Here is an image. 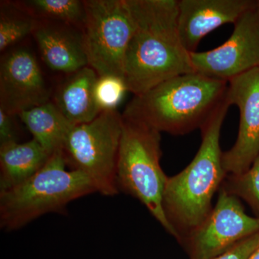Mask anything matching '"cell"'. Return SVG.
<instances>
[{"label": "cell", "instance_id": "obj_18", "mask_svg": "<svg viewBox=\"0 0 259 259\" xmlns=\"http://www.w3.org/2000/svg\"><path fill=\"white\" fill-rule=\"evenodd\" d=\"M13 9L1 8L0 15V51L22 40L32 33L36 26L37 20L23 13L10 3Z\"/></svg>", "mask_w": 259, "mask_h": 259}, {"label": "cell", "instance_id": "obj_22", "mask_svg": "<svg viewBox=\"0 0 259 259\" xmlns=\"http://www.w3.org/2000/svg\"><path fill=\"white\" fill-rule=\"evenodd\" d=\"M13 117L0 108V144L18 141Z\"/></svg>", "mask_w": 259, "mask_h": 259}, {"label": "cell", "instance_id": "obj_21", "mask_svg": "<svg viewBox=\"0 0 259 259\" xmlns=\"http://www.w3.org/2000/svg\"><path fill=\"white\" fill-rule=\"evenodd\" d=\"M259 245V232L211 259H248Z\"/></svg>", "mask_w": 259, "mask_h": 259}, {"label": "cell", "instance_id": "obj_19", "mask_svg": "<svg viewBox=\"0 0 259 259\" xmlns=\"http://www.w3.org/2000/svg\"><path fill=\"white\" fill-rule=\"evenodd\" d=\"M223 189L244 199L259 214V156L248 171L240 175H230Z\"/></svg>", "mask_w": 259, "mask_h": 259}, {"label": "cell", "instance_id": "obj_3", "mask_svg": "<svg viewBox=\"0 0 259 259\" xmlns=\"http://www.w3.org/2000/svg\"><path fill=\"white\" fill-rule=\"evenodd\" d=\"M228 82L194 72L163 81L126 105L124 118L181 136L201 129L226 100Z\"/></svg>", "mask_w": 259, "mask_h": 259}, {"label": "cell", "instance_id": "obj_4", "mask_svg": "<svg viewBox=\"0 0 259 259\" xmlns=\"http://www.w3.org/2000/svg\"><path fill=\"white\" fill-rule=\"evenodd\" d=\"M63 150L23 183L0 191V228L18 231L49 213L66 214L73 201L96 193L88 177L66 168Z\"/></svg>", "mask_w": 259, "mask_h": 259}, {"label": "cell", "instance_id": "obj_11", "mask_svg": "<svg viewBox=\"0 0 259 259\" xmlns=\"http://www.w3.org/2000/svg\"><path fill=\"white\" fill-rule=\"evenodd\" d=\"M51 92L31 51L18 48L0 61V108L20 115L51 101Z\"/></svg>", "mask_w": 259, "mask_h": 259}, {"label": "cell", "instance_id": "obj_7", "mask_svg": "<svg viewBox=\"0 0 259 259\" xmlns=\"http://www.w3.org/2000/svg\"><path fill=\"white\" fill-rule=\"evenodd\" d=\"M82 29L89 66L99 76L123 78L126 53L136 27L125 0H84Z\"/></svg>", "mask_w": 259, "mask_h": 259}, {"label": "cell", "instance_id": "obj_9", "mask_svg": "<svg viewBox=\"0 0 259 259\" xmlns=\"http://www.w3.org/2000/svg\"><path fill=\"white\" fill-rule=\"evenodd\" d=\"M194 71L228 81L259 68V2L234 24L231 37L215 49L191 53Z\"/></svg>", "mask_w": 259, "mask_h": 259}, {"label": "cell", "instance_id": "obj_2", "mask_svg": "<svg viewBox=\"0 0 259 259\" xmlns=\"http://www.w3.org/2000/svg\"><path fill=\"white\" fill-rule=\"evenodd\" d=\"M231 106L226 97L200 129L202 143L195 157L183 171L167 180L163 208L180 242L208 217L213 196L226 176L220 138Z\"/></svg>", "mask_w": 259, "mask_h": 259}, {"label": "cell", "instance_id": "obj_6", "mask_svg": "<svg viewBox=\"0 0 259 259\" xmlns=\"http://www.w3.org/2000/svg\"><path fill=\"white\" fill-rule=\"evenodd\" d=\"M122 123L117 110L102 111L91 122L74 125L63 148L66 166L85 175L105 197L119 193L116 176Z\"/></svg>", "mask_w": 259, "mask_h": 259}, {"label": "cell", "instance_id": "obj_15", "mask_svg": "<svg viewBox=\"0 0 259 259\" xmlns=\"http://www.w3.org/2000/svg\"><path fill=\"white\" fill-rule=\"evenodd\" d=\"M50 156L33 139L0 144V191L28 180L45 166Z\"/></svg>", "mask_w": 259, "mask_h": 259}, {"label": "cell", "instance_id": "obj_14", "mask_svg": "<svg viewBox=\"0 0 259 259\" xmlns=\"http://www.w3.org/2000/svg\"><path fill=\"white\" fill-rule=\"evenodd\" d=\"M98 76L86 66L68 75L58 89L54 104L73 125L91 122L101 112L95 97Z\"/></svg>", "mask_w": 259, "mask_h": 259}, {"label": "cell", "instance_id": "obj_10", "mask_svg": "<svg viewBox=\"0 0 259 259\" xmlns=\"http://www.w3.org/2000/svg\"><path fill=\"white\" fill-rule=\"evenodd\" d=\"M227 100L239 109L238 138L234 146L223 153V168L230 175L248 171L259 156V68L228 82Z\"/></svg>", "mask_w": 259, "mask_h": 259}, {"label": "cell", "instance_id": "obj_24", "mask_svg": "<svg viewBox=\"0 0 259 259\" xmlns=\"http://www.w3.org/2000/svg\"><path fill=\"white\" fill-rule=\"evenodd\" d=\"M259 2V1H258Z\"/></svg>", "mask_w": 259, "mask_h": 259}, {"label": "cell", "instance_id": "obj_17", "mask_svg": "<svg viewBox=\"0 0 259 259\" xmlns=\"http://www.w3.org/2000/svg\"><path fill=\"white\" fill-rule=\"evenodd\" d=\"M36 20L66 24L82 30L84 3L79 0H24L12 3Z\"/></svg>", "mask_w": 259, "mask_h": 259}, {"label": "cell", "instance_id": "obj_20", "mask_svg": "<svg viewBox=\"0 0 259 259\" xmlns=\"http://www.w3.org/2000/svg\"><path fill=\"white\" fill-rule=\"evenodd\" d=\"M127 91L123 78L119 76H98L95 87V97L100 111L115 110Z\"/></svg>", "mask_w": 259, "mask_h": 259}, {"label": "cell", "instance_id": "obj_8", "mask_svg": "<svg viewBox=\"0 0 259 259\" xmlns=\"http://www.w3.org/2000/svg\"><path fill=\"white\" fill-rule=\"evenodd\" d=\"M259 232V218L245 212L236 196L222 188L202 224L181 243L190 259H211Z\"/></svg>", "mask_w": 259, "mask_h": 259}, {"label": "cell", "instance_id": "obj_16", "mask_svg": "<svg viewBox=\"0 0 259 259\" xmlns=\"http://www.w3.org/2000/svg\"><path fill=\"white\" fill-rule=\"evenodd\" d=\"M20 120L50 156L61 151L74 125L54 102L49 101L18 115Z\"/></svg>", "mask_w": 259, "mask_h": 259}, {"label": "cell", "instance_id": "obj_12", "mask_svg": "<svg viewBox=\"0 0 259 259\" xmlns=\"http://www.w3.org/2000/svg\"><path fill=\"white\" fill-rule=\"evenodd\" d=\"M250 0H178V30L189 52H196L204 36L225 24H235L254 6Z\"/></svg>", "mask_w": 259, "mask_h": 259}, {"label": "cell", "instance_id": "obj_23", "mask_svg": "<svg viewBox=\"0 0 259 259\" xmlns=\"http://www.w3.org/2000/svg\"><path fill=\"white\" fill-rule=\"evenodd\" d=\"M248 259H259V245L257 247L256 249L253 252Z\"/></svg>", "mask_w": 259, "mask_h": 259}, {"label": "cell", "instance_id": "obj_13", "mask_svg": "<svg viewBox=\"0 0 259 259\" xmlns=\"http://www.w3.org/2000/svg\"><path fill=\"white\" fill-rule=\"evenodd\" d=\"M32 34L42 60L51 69L69 74L89 66L80 29L66 24L37 22Z\"/></svg>", "mask_w": 259, "mask_h": 259}, {"label": "cell", "instance_id": "obj_5", "mask_svg": "<svg viewBox=\"0 0 259 259\" xmlns=\"http://www.w3.org/2000/svg\"><path fill=\"white\" fill-rule=\"evenodd\" d=\"M161 133L143 122L124 118L117 164V186L147 208L172 236L178 235L163 208L168 177L161 166Z\"/></svg>", "mask_w": 259, "mask_h": 259}, {"label": "cell", "instance_id": "obj_1", "mask_svg": "<svg viewBox=\"0 0 259 259\" xmlns=\"http://www.w3.org/2000/svg\"><path fill=\"white\" fill-rule=\"evenodd\" d=\"M136 31L124 66L127 91L141 95L180 75L194 72L178 30V0H125Z\"/></svg>", "mask_w": 259, "mask_h": 259}]
</instances>
